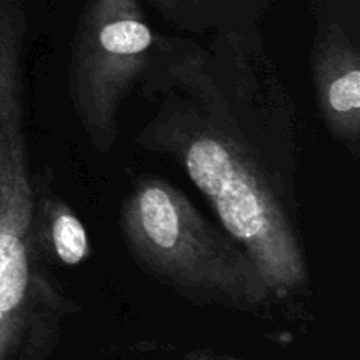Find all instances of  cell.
Masks as SVG:
<instances>
[{
    "label": "cell",
    "instance_id": "1",
    "mask_svg": "<svg viewBox=\"0 0 360 360\" xmlns=\"http://www.w3.org/2000/svg\"><path fill=\"white\" fill-rule=\"evenodd\" d=\"M179 65L192 79L186 67ZM195 90L204 97L199 86ZM220 109L217 112L206 97L192 104L171 102L148 123L139 143L181 164L229 238L250 257L274 301L304 294L309 287L308 260L276 179L238 127L229 123L221 102Z\"/></svg>",
    "mask_w": 360,
    "mask_h": 360
},
{
    "label": "cell",
    "instance_id": "2",
    "mask_svg": "<svg viewBox=\"0 0 360 360\" xmlns=\"http://www.w3.org/2000/svg\"><path fill=\"white\" fill-rule=\"evenodd\" d=\"M25 39L23 4L0 0V360H44L69 313V302L34 252Z\"/></svg>",
    "mask_w": 360,
    "mask_h": 360
},
{
    "label": "cell",
    "instance_id": "3",
    "mask_svg": "<svg viewBox=\"0 0 360 360\" xmlns=\"http://www.w3.org/2000/svg\"><path fill=\"white\" fill-rule=\"evenodd\" d=\"M120 232L144 273L195 304L259 313L274 301L241 246L165 179L136 183L120 210Z\"/></svg>",
    "mask_w": 360,
    "mask_h": 360
},
{
    "label": "cell",
    "instance_id": "4",
    "mask_svg": "<svg viewBox=\"0 0 360 360\" xmlns=\"http://www.w3.org/2000/svg\"><path fill=\"white\" fill-rule=\"evenodd\" d=\"M155 35L136 0H88L70 44V104L98 153L120 136L118 115L150 63Z\"/></svg>",
    "mask_w": 360,
    "mask_h": 360
},
{
    "label": "cell",
    "instance_id": "5",
    "mask_svg": "<svg viewBox=\"0 0 360 360\" xmlns=\"http://www.w3.org/2000/svg\"><path fill=\"white\" fill-rule=\"evenodd\" d=\"M316 105L327 130L357 155L360 144V53L336 23L319 32L311 53Z\"/></svg>",
    "mask_w": 360,
    "mask_h": 360
},
{
    "label": "cell",
    "instance_id": "6",
    "mask_svg": "<svg viewBox=\"0 0 360 360\" xmlns=\"http://www.w3.org/2000/svg\"><path fill=\"white\" fill-rule=\"evenodd\" d=\"M35 186L34 252L39 264L79 266L90 255L86 229L69 204L53 192L51 183L41 179Z\"/></svg>",
    "mask_w": 360,
    "mask_h": 360
},
{
    "label": "cell",
    "instance_id": "7",
    "mask_svg": "<svg viewBox=\"0 0 360 360\" xmlns=\"http://www.w3.org/2000/svg\"><path fill=\"white\" fill-rule=\"evenodd\" d=\"M179 360H245L239 357H232V355L225 354H217L213 350H193L188 352L186 355H183Z\"/></svg>",
    "mask_w": 360,
    "mask_h": 360
}]
</instances>
